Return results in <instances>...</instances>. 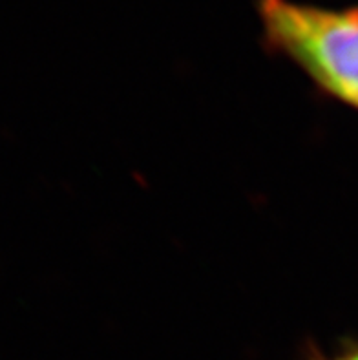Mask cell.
Wrapping results in <instances>:
<instances>
[{
	"label": "cell",
	"instance_id": "7a4b0ae2",
	"mask_svg": "<svg viewBox=\"0 0 358 360\" xmlns=\"http://www.w3.org/2000/svg\"><path fill=\"white\" fill-rule=\"evenodd\" d=\"M338 360H358V352H354V353H351V355H347V356H344V359H338Z\"/></svg>",
	"mask_w": 358,
	"mask_h": 360
},
{
	"label": "cell",
	"instance_id": "6da1fadb",
	"mask_svg": "<svg viewBox=\"0 0 358 360\" xmlns=\"http://www.w3.org/2000/svg\"><path fill=\"white\" fill-rule=\"evenodd\" d=\"M260 13L265 37L278 51L333 97L358 110V9L262 0Z\"/></svg>",
	"mask_w": 358,
	"mask_h": 360
}]
</instances>
